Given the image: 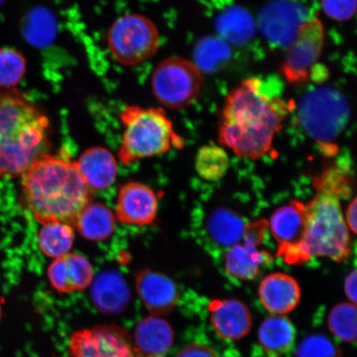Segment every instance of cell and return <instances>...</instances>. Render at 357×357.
I'll return each mask as SVG.
<instances>
[{
	"mask_svg": "<svg viewBox=\"0 0 357 357\" xmlns=\"http://www.w3.org/2000/svg\"><path fill=\"white\" fill-rule=\"evenodd\" d=\"M289 112L288 102L268 92L260 79H245L231 91L222 107L220 144L236 155L261 158L271 151Z\"/></svg>",
	"mask_w": 357,
	"mask_h": 357,
	"instance_id": "cell-1",
	"label": "cell"
},
{
	"mask_svg": "<svg viewBox=\"0 0 357 357\" xmlns=\"http://www.w3.org/2000/svg\"><path fill=\"white\" fill-rule=\"evenodd\" d=\"M22 200L36 220L44 225H73L91 202V190L75 160L50 153L36 160L21 175Z\"/></svg>",
	"mask_w": 357,
	"mask_h": 357,
	"instance_id": "cell-2",
	"label": "cell"
},
{
	"mask_svg": "<svg viewBox=\"0 0 357 357\" xmlns=\"http://www.w3.org/2000/svg\"><path fill=\"white\" fill-rule=\"evenodd\" d=\"M50 132L47 116L20 93L0 96V177L21 176L49 153Z\"/></svg>",
	"mask_w": 357,
	"mask_h": 357,
	"instance_id": "cell-3",
	"label": "cell"
},
{
	"mask_svg": "<svg viewBox=\"0 0 357 357\" xmlns=\"http://www.w3.org/2000/svg\"><path fill=\"white\" fill-rule=\"evenodd\" d=\"M317 185L318 193L305 204L306 227L301 243L283 258L288 264H303L312 257L342 262L351 255L350 230L339 200L342 190L323 177Z\"/></svg>",
	"mask_w": 357,
	"mask_h": 357,
	"instance_id": "cell-4",
	"label": "cell"
},
{
	"mask_svg": "<svg viewBox=\"0 0 357 357\" xmlns=\"http://www.w3.org/2000/svg\"><path fill=\"white\" fill-rule=\"evenodd\" d=\"M120 120L124 130L118 156L123 165L167 153L172 147L181 149L184 142L162 109L127 106Z\"/></svg>",
	"mask_w": 357,
	"mask_h": 357,
	"instance_id": "cell-5",
	"label": "cell"
},
{
	"mask_svg": "<svg viewBox=\"0 0 357 357\" xmlns=\"http://www.w3.org/2000/svg\"><path fill=\"white\" fill-rule=\"evenodd\" d=\"M346 97L331 86L307 92L298 105V121L303 130L319 144L329 145L345 130L350 119Z\"/></svg>",
	"mask_w": 357,
	"mask_h": 357,
	"instance_id": "cell-6",
	"label": "cell"
},
{
	"mask_svg": "<svg viewBox=\"0 0 357 357\" xmlns=\"http://www.w3.org/2000/svg\"><path fill=\"white\" fill-rule=\"evenodd\" d=\"M112 56L120 65L136 66L153 57L160 47L154 22L140 13H128L116 20L107 34Z\"/></svg>",
	"mask_w": 357,
	"mask_h": 357,
	"instance_id": "cell-7",
	"label": "cell"
},
{
	"mask_svg": "<svg viewBox=\"0 0 357 357\" xmlns=\"http://www.w3.org/2000/svg\"><path fill=\"white\" fill-rule=\"evenodd\" d=\"M151 86L160 104L168 109H182L199 97L203 86L202 73L193 61L168 57L155 67Z\"/></svg>",
	"mask_w": 357,
	"mask_h": 357,
	"instance_id": "cell-8",
	"label": "cell"
},
{
	"mask_svg": "<svg viewBox=\"0 0 357 357\" xmlns=\"http://www.w3.org/2000/svg\"><path fill=\"white\" fill-rule=\"evenodd\" d=\"M309 20V12L301 3L294 0H271L259 13L258 28L268 42L289 47Z\"/></svg>",
	"mask_w": 357,
	"mask_h": 357,
	"instance_id": "cell-9",
	"label": "cell"
},
{
	"mask_svg": "<svg viewBox=\"0 0 357 357\" xmlns=\"http://www.w3.org/2000/svg\"><path fill=\"white\" fill-rule=\"evenodd\" d=\"M68 357L135 356L127 331L116 325H101L71 335Z\"/></svg>",
	"mask_w": 357,
	"mask_h": 357,
	"instance_id": "cell-10",
	"label": "cell"
},
{
	"mask_svg": "<svg viewBox=\"0 0 357 357\" xmlns=\"http://www.w3.org/2000/svg\"><path fill=\"white\" fill-rule=\"evenodd\" d=\"M324 26L319 20H310L301 26L289 45L281 65L285 79L291 83L305 82L322 52Z\"/></svg>",
	"mask_w": 357,
	"mask_h": 357,
	"instance_id": "cell-11",
	"label": "cell"
},
{
	"mask_svg": "<svg viewBox=\"0 0 357 357\" xmlns=\"http://www.w3.org/2000/svg\"><path fill=\"white\" fill-rule=\"evenodd\" d=\"M267 226L264 220L248 225L243 239L226 253V271L231 278L241 280L255 279L261 268L271 263V254L258 248Z\"/></svg>",
	"mask_w": 357,
	"mask_h": 357,
	"instance_id": "cell-12",
	"label": "cell"
},
{
	"mask_svg": "<svg viewBox=\"0 0 357 357\" xmlns=\"http://www.w3.org/2000/svg\"><path fill=\"white\" fill-rule=\"evenodd\" d=\"M158 198L149 185L131 181L119 190L115 218L123 225L144 227L153 225L158 212Z\"/></svg>",
	"mask_w": 357,
	"mask_h": 357,
	"instance_id": "cell-13",
	"label": "cell"
},
{
	"mask_svg": "<svg viewBox=\"0 0 357 357\" xmlns=\"http://www.w3.org/2000/svg\"><path fill=\"white\" fill-rule=\"evenodd\" d=\"M47 275L56 291L71 294L82 291L93 283V268L86 257L70 252L53 260Z\"/></svg>",
	"mask_w": 357,
	"mask_h": 357,
	"instance_id": "cell-14",
	"label": "cell"
},
{
	"mask_svg": "<svg viewBox=\"0 0 357 357\" xmlns=\"http://www.w3.org/2000/svg\"><path fill=\"white\" fill-rule=\"evenodd\" d=\"M136 289L146 309L153 316L169 314L178 301L176 284L160 272L142 271L137 276Z\"/></svg>",
	"mask_w": 357,
	"mask_h": 357,
	"instance_id": "cell-15",
	"label": "cell"
},
{
	"mask_svg": "<svg viewBox=\"0 0 357 357\" xmlns=\"http://www.w3.org/2000/svg\"><path fill=\"white\" fill-rule=\"evenodd\" d=\"M306 227L305 204L292 200L272 214L270 229L279 244L278 256L284 258L301 243Z\"/></svg>",
	"mask_w": 357,
	"mask_h": 357,
	"instance_id": "cell-16",
	"label": "cell"
},
{
	"mask_svg": "<svg viewBox=\"0 0 357 357\" xmlns=\"http://www.w3.org/2000/svg\"><path fill=\"white\" fill-rule=\"evenodd\" d=\"M208 310L214 331L225 340H241L251 330V312L242 301L235 298L213 301Z\"/></svg>",
	"mask_w": 357,
	"mask_h": 357,
	"instance_id": "cell-17",
	"label": "cell"
},
{
	"mask_svg": "<svg viewBox=\"0 0 357 357\" xmlns=\"http://www.w3.org/2000/svg\"><path fill=\"white\" fill-rule=\"evenodd\" d=\"M262 305L274 315H284L292 312L300 303V284L287 274L273 273L262 280L259 287Z\"/></svg>",
	"mask_w": 357,
	"mask_h": 357,
	"instance_id": "cell-18",
	"label": "cell"
},
{
	"mask_svg": "<svg viewBox=\"0 0 357 357\" xmlns=\"http://www.w3.org/2000/svg\"><path fill=\"white\" fill-rule=\"evenodd\" d=\"M75 162L91 190L109 189L117 180V160L104 146L89 147Z\"/></svg>",
	"mask_w": 357,
	"mask_h": 357,
	"instance_id": "cell-19",
	"label": "cell"
},
{
	"mask_svg": "<svg viewBox=\"0 0 357 357\" xmlns=\"http://www.w3.org/2000/svg\"><path fill=\"white\" fill-rule=\"evenodd\" d=\"M91 298L97 309L108 314L124 311L131 300L126 281L116 272H106L92 283Z\"/></svg>",
	"mask_w": 357,
	"mask_h": 357,
	"instance_id": "cell-20",
	"label": "cell"
},
{
	"mask_svg": "<svg viewBox=\"0 0 357 357\" xmlns=\"http://www.w3.org/2000/svg\"><path fill=\"white\" fill-rule=\"evenodd\" d=\"M175 333L167 320L151 315L142 319L134 333L135 347L146 356H160L173 346Z\"/></svg>",
	"mask_w": 357,
	"mask_h": 357,
	"instance_id": "cell-21",
	"label": "cell"
},
{
	"mask_svg": "<svg viewBox=\"0 0 357 357\" xmlns=\"http://www.w3.org/2000/svg\"><path fill=\"white\" fill-rule=\"evenodd\" d=\"M218 37L233 46H243L256 35V24L247 8L229 6L222 10L215 20Z\"/></svg>",
	"mask_w": 357,
	"mask_h": 357,
	"instance_id": "cell-22",
	"label": "cell"
},
{
	"mask_svg": "<svg viewBox=\"0 0 357 357\" xmlns=\"http://www.w3.org/2000/svg\"><path fill=\"white\" fill-rule=\"evenodd\" d=\"M115 221L114 214L105 204L89 202L75 218L73 225L83 238L99 242L114 234Z\"/></svg>",
	"mask_w": 357,
	"mask_h": 357,
	"instance_id": "cell-23",
	"label": "cell"
},
{
	"mask_svg": "<svg viewBox=\"0 0 357 357\" xmlns=\"http://www.w3.org/2000/svg\"><path fill=\"white\" fill-rule=\"evenodd\" d=\"M296 337L291 321L284 315L268 317L258 330L259 344L271 355L284 354L291 349Z\"/></svg>",
	"mask_w": 357,
	"mask_h": 357,
	"instance_id": "cell-24",
	"label": "cell"
},
{
	"mask_svg": "<svg viewBox=\"0 0 357 357\" xmlns=\"http://www.w3.org/2000/svg\"><path fill=\"white\" fill-rule=\"evenodd\" d=\"M248 227L243 218L226 208H216L207 221L208 233L213 242L226 248L239 243Z\"/></svg>",
	"mask_w": 357,
	"mask_h": 357,
	"instance_id": "cell-25",
	"label": "cell"
},
{
	"mask_svg": "<svg viewBox=\"0 0 357 357\" xmlns=\"http://www.w3.org/2000/svg\"><path fill=\"white\" fill-rule=\"evenodd\" d=\"M194 63L201 73H218L229 64L231 50L220 37L207 36L196 43L193 52Z\"/></svg>",
	"mask_w": 357,
	"mask_h": 357,
	"instance_id": "cell-26",
	"label": "cell"
},
{
	"mask_svg": "<svg viewBox=\"0 0 357 357\" xmlns=\"http://www.w3.org/2000/svg\"><path fill=\"white\" fill-rule=\"evenodd\" d=\"M75 231L70 223H44L38 234V243L45 256L56 259L70 252L75 242Z\"/></svg>",
	"mask_w": 357,
	"mask_h": 357,
	"instance_id": "cell-27",
	"label": "cell"
},
{
	"mask_svg": "<svg viewBox=\"0 0 357 357\" xmlns=\"http://www.w3.org/2000/svg\"><path fill=\"white\" fill-rule=\"evenodd\" d=\"M22 33L26 41L32 46H47L56 34V20L54 15L47 8H33L22 20Z\"/></svg>",
	"mask_w": 357,
	"mask_h": 357,
	"instance_id": "cell-28",
	"label": "cell"
},
{
	"mask_svg": "<svg viewBox=\"0 0 357 357\" xmlns=\"http://www.w3.org/2000/svg\"><path fill=\"white\" fill-rule=\"evenodd\" d=\"M230 160L227 151L213 142L204 145L195 158V169L198 175L208 181H217L226 175Z\"/></svg>",
	"mask_w": 357,
	"mask_h": 357,
	"instance_id": "cell-29",
	"label": "cell"
},
{
	"mask_svg": "<svg viewBox=\"0 0 357 357\" xmlns=\"http://www.w3.org/2000/svg\"><path fill=\"white\" fill-rule=\"evenodd\" d=\"M328 328L335 336L347 343L356 341V307L354 303H341L330 312Z\"/></svg>",
	"mask_w": 357,
	"mask_h": 357,
	"instance_id": "cell-30",
	"label": "cell"
},
{
	"mask_svg": "<svg viewBox=\"0 0 357 357\" xmlns=\"http://www.w3.org/2000/svg\"><path fill=\"white\" fill-rule=\"evenodd\" d=\"M26 64L24 55L15 49L0 48V89L15 88L24 79Z\"/></svg>",
	"mask_w": 357,
	"mask_h": 357,
	"instance_id": "cell-31",
	"label": "cell"
},
{
	"mask_svg": "<svg viewBox=\"0 0 357 357\" xmlns=\"http://www.w3.org/2000/svg\"><path fill=\"white\" fill-rule=\"evenodd\" d=\"M296 357H342L335 343L323 334H312L298 344Z\"/></svg>",
	"mask_w": 357,
	"mask_h": 357,
	"instance_id": "cell-32",
	"label": "cell"
},
{
	"mask_svg": "<svg viewBox=\"0 0 357 357\" xmlns=\"http://www.w3.org/2000/svg\"><path fill=\"white\" fill-rule=\"evenodd\" d=\"M326 15L335 21L350 20L356 11V0H322Z\"/></svg>",
	"mask_w": 357,
	"mask_h": 357,
	"instance_id": "cell-33",
	"label": "cell"
},
{
	"mask_svg": "<svg viewBox=\"0 0 357 357\" xmlns=\"http://www.w3.org/2000/svg\"><path fill=\"white\" fill-rule=\"evenodd\" d=\"M176 357H218L213 348L200 343H191L178 352Z\"/></svg>",
	"mask_w": 357,
	"mask_h": 357,
	"instance_id": "cell-34",
	"label": "cell"
},
{
	"mask_svg": "<svg viewBox=\"0 0 357 357\" xmlns=\"http://www.w3.org/2000/svg\"><path fill=\"white\" fill-rule=\"evenodd\" d=\"M346 296L351 303L356 305V271H352L347 275L344 283Z\"/></svg>",
	"mask_w": 357,
	"mask_h": 357,
	"instance_id": "cell-35",
	"label": "cell"
},
{
	"mask_svg": "<svg viewBox=\"0 0 357 357\" xmlns=\"http://www.w3.org/2000/svg\"><path fill=\"white\" fill-rule=\"evenodd\" d=\"M356 212H357V204L356 198L352 199L349 206L347 207L346 211V223L348 229L352 231V233H356Z\"/></svg>",
	"mask_w": 357,
	"mask_h": 357,
	"instance_id": "cell-36",
	"label": "cell"
},
{
	"mask_svg": "<svg viewBox=\"0 0 357 357\" xmlns=\"http://www.w3.org/2000/svg\"><path fill=\"white\" fill-rule=\"evenodd\" d=\"M1 317H2V307H1V305H0V319H1Z\"/></svg>",
	"mask_w": 357,
	"mask_h": 357,
	"instance_id": "cell-37",
	"label": "cell"
},
{
	"mask_svg": "<svg viewBox=\"0 0 357 357\" xmlns=\"http://www.w3.org/2000/svg\"><path fill=\"white\" fill-rule=\"evenodd\" d=\"M4 1H6V0H0V6H1Z\"/></svg>",
	"mask_w": 357,
	"mask_h": 357,
	"instance_id": "cell-38",
	"label": "cell"
},
{
	"mask_svg": "<svg viewBox=\"0 0 357 357\" xmlns=\"http://www.w3.org/2000/svg\"><path fill=\"white\" fill-rule=\"evenodd\" d=\"M142 357H160V356H145Z\"/></svg>",
	"mask_w": 357,
	"mask_h": 357,
	"instance_id": "cell-39",
	"label": "cell"
}]
</instances>
